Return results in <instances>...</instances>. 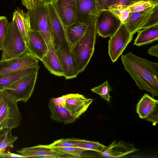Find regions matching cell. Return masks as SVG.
<instances>
[{
	"label": "cell",
	"mask_w": 158,
	"mask_h": 158,
	"mask_svg": "<svg viewBox=\"0 0 158 158\" xmlns=\"http://www.w3.org/2000/svg\"><path fill=\"white\" fill-rule=\"evenodd\" d=\"M125 69L133 79L139 89L158 96V63L150 61L131 52L122 55Z\"/></svg>",
	"instance_id": "1"
},
{
	"label": "cell",
	"mask_w": 158,
	"mask_h": 158,
	"mask_svg": "<svg viewBox=\"0 0 158 158\" xmlns=\"http://www.w3.org/2000/svg\"><path fill=\"white\" fill-rule=\"evenodd\" d=\"M96 20L88 26L84 35L71 50L79 74L85 70L94 52L97 34Z\"/></svg>",
	"instance_id": "2"
},
{
	"label": "cell",
	"mask_w": 158,
	"mask_h": 158,
	"mask_svg": "<svg viewBox=\"0 0 158 158\" xmlns=\"http://www.w3.org/2000/svg\"><path fill=\"white\" fill-rule=\"evenodd\" d=\"M1 60L19 57L30 52L15 23L9 22L2 46Z\"/></svg>",
	"instance_id": "3"
},
{
	"label": "cell",
	"mask_w": 158,
	"mask_h": 158,
	"mask_svg": "<svg viewBox=\"0 0 158 158\" xmlns=\"http://www.w3.org/2000/svg\"><path fill=\"white\" fill-rule=\"evenodd\" d=\"M31 27L39 32L45 40L48 49L55 52L52 42L48 13L45 4H36L28 10Z\"/></svg>",
	"instance_id": "4"
},
{
	"label": "cell",
	"mask_w": 158,
	"mask_h": 158,
	"mask_svg": "<svg viewBox=\"0 0 158 158\" xmlns=\"http://www.w3.org/2000/svg\"><path fill=\"white\" fill-rule=\"evenodd\" d=\"M17 102L3 90H0V129H12L20 124L22 117Z\"/></svg>",
	"instance_id": "5"
},
{
	"label": "cell",
	"mask_w": 158,
	"mask_h": 158,
	"mask_svg": "<svg viewBox=\"0 0 158 158\" xmlns=\"http://www.w3.org/2000/svg\"><path fill=\"white\" fill-rule=\"evenodd\" d=\"M38 75L36 72L26 75L3 90L17 102H27L33 92Z\"/></svg>",
	"instance_id": "6"
},
{
	"label": "cell",
	"mask_w": 158,
	"mask_h": 158,
	"mask_svg": "<svg viewBox=\"0 0 158 158\" xmlns=\"http://www.w3.org/2000/svg\"><path fill=\"white\" fill-rule=\"evenodd\" d=\"M45 5L49 19L52 42L55 50L60 46L69 48L66 39L65 27L55 10L54 3L51 2Z\"/></svg>",
	"instance_id": "7"
},
{
	"label": "cell",
	"mask_w": 158,
	"mask_h": 158,
	"mask_svg": "<svg viewBox=\"0 0 158 158\" xmlns=\"http://www.w3.org/2000/svg\"><path fill=\"white\" fill-rule=\"evenodd\" d=\"M133 38L125 26L121 23L108 41V54L113 62L117 60Z\"/></svg>",
	"instance_id": "8"
},
{
	"label": "cell",
	"mask_w": 158,
	"mask_h": 158,
	"mask_svg": "<svg viewBox=\"0 0 158 158\" xmlns=\"http://www.w3.org/2000/svg\"><path fill=\"white\" fill-rule=\"evenodd\" d=\"M38 59L31 52L9 59L0 60V75L38 66Z\"/></svg>",
	"instance_id": "9"
},
{
	"label": "cell",
	"mask_w": 158,
	"mask_h": 158,
	"mask_svg": "<svg viewBox=\"0 0 158 158\" xmlns=\"http://www.w3.org/2000/svg\"><path fill=\"white\" fill-rule=\"evenodd\" d=\"M96 21L97 33L104 38L113 35L122 23L118 18L108 10H101Z\"/></svg>",
	"instance_id": "10"
},
{
	"label": "cell",
	"mask_w": 158,
	"mask_h": 158,
	"mask_svg": "<svg viewBox=\"0 0 158 158\" xmlns=\"http://www.w3.org/2000/svg\"><path fill=\"white\" fill-rule=\"evenodd\" d=\"M76 22L89 25L96 20L101 10L98 0H76Z\"/></svg>",
	"instance_id": "11"
},
{
	"label": "cell",
	"mask_w": 158,
	"mask_h": 158,
	"mask_svg": "<svg viewBox=\"0 0 158 158\" xmlns=\"http://www.w3.org/2000/svg\"><path fill=\"white\" fill-rule=\"evenodd\" d=\"M55 52L66 79L76 78L79 74L77 65L72 51L69 48L59 47Z\"/></svg>",
	"instance_id": "12"
},
{
	"label": "cell",
	"mask_w": 158,
	"mask_h": 158,
	"mask_svg": "<svg viewBox=\"0 0 158 158\" xmlns=\"http://www.w3.org/2000/svg\"><path fill=\"white\" fill-rule=\"evenodd\" d=\"M53 3L55 10L65 27L76 22V0H56Z\"/></svg>",
	"instance_id": "13"
},
{
	"label": "cell",
	"mask_w": 158,
	"mask_h": 158,
	"mask_svg": "<svg viewBox=\"0 0 158 158\" xmlns=\"http://www.w3.org/2000/svg\"><path fill=\"white\" fill-rule=\"evenodd\" d=\"M138 150L130 142L122 140L113 142L110 145L105 146L100 153L103 156L111 158H119L137 151Z\"/></svg>",
	"instance_id": "14"
},
{
	"label": "cell",
	"mask_w": 158,
	"mask_h": 158,
	"mask_svg": "<svg viewBox=\"0 0 158 158\" xmlns=\"http://www.w3.org/2000/svg\"><path fill=\"white\" fill-rule=\"evenodd\" d=\"M93 100L81 94H74L66 100L65 107L77 119L87 110Z\"/></svg>",
	"instance_id": "15"
},
{
	"label": "cell",
	"mask_w": 158,
	"mask_h": 158,
	"mask_svg": "<svg viewBox=\"0 0 158 158\" xmlns=\"http://www.w3.org/2000/svg\"><path fill=\"white\" fill-rule=\"evenodd\" d=\"M155 6L141 11L130 13L127 19L122 23L125 26L131 35H133L137 31L141 29L152 13Z\"/></svg>",
	"instance_id": "16"
},
{
	"label": "cell",
	"mask_w": 158,
	"mask_h": 158,
	"mask_svg": "<svg viewBox=\"0 0 158 158\" xmlns=\"http://www.w3.org/2000/svg\"><path fill=\"white\" fill-rule=\"evenodd\" d=\"M16 152L27 157L59 158L64 155L51 147L49 145H39L26 147L17 150Z\"/></svg>",
	"instance_id": "17"
},
{
	"label": "cell",
	"mask_w": 158,
	"mask_h": 158,
	"mask_svg": "<svg viewBox=\"0 0 158 158\" xmlns=\"http://www.w3.org/2000/svg\"><path fill=\"white\" fill-rule=\"evenodd\" d=\"M28 47L30 52L40 61L48 49L42 35L39 32L32 30L30 34Z\"/></svg>",
	"instance_id": "18"
},
{
	"label": "cell",
	"mask_w": 158,
	"mask_h": 158,
	"mask_svg": "<svg viewBox=\"0 0 158 158\" xmlns=\"http://www.w3.org/2000/svg\"><path fill=\"white\" fill-rule=\"evenodd\" d=\"M12 21L16 23L28 45L30 34L32 31L31 27L30 17L28 12H25L18 7L15 10L13 13Z\"/></svg>",
	"instance_id": "19"
},
{
	"label": "cell",
	"mask_w": 158,
	"mask_h": 158,
	"mask_svg": "<svg viewBox=\"0 0 158 158\" xmlns=\"http://www.w3.org/2000/svg\"><path fill=\"white\" fill-rule=\"evenodd\" d=\"M48 107L50 112V118L53 120L64 124L74 123L76 119L72 116L65 107L57 106L50 99Z\"/></svg>",
	"instance_id": "20"
},
{
	"label": "cell",
	"mask_w": 158,
	"mask_h": 158,
	"mask_svg": "<svg viewBox=\"0 0 158 158\" xmlns=\"http://www.w3.org/2000/svg\"><path fill=\"white\" fill-rule=\"evenodd\" d=\"M88 26L85 23L76 22L65 27L67 40L71 50L84 35Z\"/></svg>",
	"instance_id": "21"
},
{
	"label": "cell",
	"mask_w": 158,
	"mask_h": 158,
	"mask_svg": "<svg viewBox=\"0 0 158 158\" xmlns=\"http://www.w3.org/2000/svg\"><path fill=\"white\" fill-rule=\"evenodd\" d=\"M133 45L141 46L148 44L158 40V24L139 30Z\"/></svg>",
	"instance_id": "22"
},
{
	"label": "cell",
	"mask_w": 158,
	"mask_h": 158,
	"mask_svg": "<svg viewBox=\"0 0 158 158\" xmlns=\"http://www.w3.org/2000/svg\"><path fill=\"white\" fill-rule=\"evenodd\" d=\"M40 66L28 68L17 72L0 75V90L5 88L23 77L30 74L38 72Z\"/></svg>",
	"instance_id": "23"
},
{
	"label": "cell",
	"mask_w": 158,
	"mask_h": 158,
	"mask_svg": "<svg viewBox=\"0 0 158 158\" xmlns=\"http://www.w3.org/2000/svg\"><path fill=\"white\" fill-rule=\"evenodd\" d=\"M157 104V100L145 94L137 105L136 112L140 118L145 119L154 110Z\"/></svg>",
	"instance_id": "24"
},
{
	"label": "cell",
	"mask_w": 158,
	"mask_h": 158,
	"mask_svg": "<svg viewBox=\"0 0 158 158\" xmlns=\"http://www.w3.org/2000/svg\"><path fill=\"white\" fill-rule=\"evenodd\" d=\"M41 61L51 73L57 76H64V73L55 52L48 49Z\"/></svg>",
	"instance_id": "25"
},
{
	"label": "cell",
	"mask_w": 158,
	"mask_h": 158,
	"mask_svg": "<svg viewBox=\"0 0 158 158\" xmlns=\"http://www.w3.org/2000/svg\"><path fill=\"white\" fill-rule=\"evenodd\" d=\"M11 129L3 128L0 129V150L4 152L9 148H12L18 137L13 136Z\"/></svg>",
	"instance_id": "26"
},
{
	"label": "cell",
	"mask_w": 158,
	"mask_h": 158,
	"mask_svg": "<svg viewBox=\"0 0 158 158\" xmlns=\"http://www.w3.org/2000/svg\"><path fill=\"white\" fill-rule=\"evenodd\" d=\"M72 143L77 147L85 149L87 151H93L99 152L103 149L105 146L98 142L78 139L70 138Z\"/></svg>",
	"instance_id": "27"
},
{
	"label": "cell",
	"mask_w": 158,
	"mask_h": 158,
	"mask_svg": "<svg viewBox=\"0 0 158 158\" xmlns=\"http://www.w3.org/2000/svg\"><path fill=\"white\" fill-rule=\"evenodd\" d=\"M141 1H148V0H108L105 10L123 9Z\"/></svg>",
	"instance_id": "28"
},
{
	"label": "cell",
	"mask_w": 158,
	"mask_h": 158,
	"mask_svg": "<svg viewBox=\"0 0 158 158\" xmlns=\"http://www.w3.org/2000/svg\"><path fill=\"white\" fill-rule=\"evenodd\" d=\"M111 88L107 81L102 85L91 89V90L99 95L101 98L108 102L110 101L111 97L110 92Z\"/></svg>",
	"instance_id": "29"
},
{
	"label": "cell",
	"mask_w": 158,
	"mask_h": 158,
	"mask_svg": "<svg viewBox=\"0 0 158 158\" xmlns=\"http://www.w3.org/2000/svg\"><path fill=\"white\" fill-rule=\"evenodd\" d=\"M64 155H68L74 156L75 158H81L83 152L87 151V150L78 147H68L53 148Z\"/></svg>",
	"instance_id": "30"
},
{
	"label": "cell",
	"mask_w": 158,
	"mask_h": 158,
	"mask_svg": "<svg viewBox=\"0 0 158 158\" xmlns=\"http://www.w3.org/2000/svg\"><path fill=\"white\" fill-rule=\"evenodd\" d=\"M158 24V4L154 7L150 16L143 25L141 29Z\"/></svg>",
	"instance_id": "31"
},
{
	"label": "cell",
	"mask_w": 158,
	"mask_h": 158,
	"mask_svg": "<svg viewBox=\"0 0 158 158\" xmlns=\"http://www.w3.org/2000/svg\"><path fill=\"white\" fill-rule=\"evenodd\" d=\"M154 6L149 1H141L135 3L129 7L130 12H135L142 11Z\"/></svg>",
	"instance_id": "32"
},
{
	"label": "cell",
	"mask_w": 158,
	"mask_h": 158,
	"mask_svg": "<svg viewBox=\"0 0 158 158\" xmlns=\"http://www.w3.org/2000/svg\"><path fill=\"white\" fill-rule=\"evenodd\" d=\"M9 22L5 16H0V50L5 36Z\"/></svg>",
	"instance_id": "33"
},
{
	"label": "cell",
	"mask_w": 158,
	"mask_h": 158,
	"mask_svg": "<svg viewBox=\"0 0 158 158\" xmlns=\"http://www.w3.org/2000/svg\"><path fill=\"white\" fill-rule=\"evenodd\" d=\"M49 145L51 147L53 148L77 147L72 143L70 138L57 140Z\"/></svg>",
	"instance_id": "34"
},
{
	"label": "cell",
	"mask_w": 158,
	"mask_h": 158,
	"mask_svg": "<svg viewBox=\"0 0 158 158\" xmlns=\"http://www.w3.org/2000/svg\"><path fill=\"white\" fill-rule=\"evenodd\" d=\"M74 94H69L56 98H52L53 102L57 106H62L65 107V104L66 100L73 96Z\"/></svg>",
	"instance_id": "35"
},
{
	"label": "cell",
	"mask_w": 158,
	"mask_h": 158,
	"mask_svg": "<svg viewBox=\"0 0 158 158\" xmlns=\"http://www.w3.org/2000/svg\"><path fill=\"white\" fill-rule=\"evenodd\" d=\"M145 119L147 121L150 122L154 123H158V104L156 105L154 110Z\"/></svg>",
	"instance_id": "36"
},
{
	"label": "cell",
	"mask_w": 158,
	"mask_h": 158,
	"mask_svg": "<svg viewBox=\"0 0 158 158\" xmlns=\"http://www.w3.org/2000/svg\"><path fill=\"white\" fill-rule=\"evenodd\" d=\"M4 152L0 153V157L2 158H10V157H18V158H26V157L22 155H19L12 153L10 152Z\"/></svg>",
	"instance_id": "37"
},
{
	"label": "cell",
	"mask_w": 158,
	"mask_h": 158,
	"mask_svg": "<svg viewBox=\"0 0 158 158\" xmlns=\"http://www.w3.org/2000/svg\"><path fill=\"white\" fill-rule=\"evenodd\" d=\"M130 12V11L129 7L124 9L119 18L122 23H123L127 19Z\"/></svg>",
	"instance_id": "38"
},
{
	"label": "cell",
	"mask_w": 158,
	"mask_h": 158,
	"mask_svg": "<svg viewBox=\"0 0 158 158\" xmlns=\"http://www.w3.org/2000/svg\"><path fill=\"white\" fill-rule=\"evenodd\" d=\"M21 2L28 10L32 9L35 6L33 0H22Z\"/></svg>",
	"instance_id": "39"
},
{
	"label": "cell",
	"mask_w": 158,
	"mask_h": 158,
	"mask_svg": "<svg viewBox=\"0 0 158 158\" xmlns=\"http://www.w3.org/2000/svg\"><path fill=\"white\" fill-rule=\"evenodd\" d=\"M148 53L150 55L158 57V44L150 47L148 50Z\"/></svg>",
	"instance_id": "40"
},
{
	"label": "cell",
	"mask_w": 158,
	"mask_h": 158,
	"mask_svg": "<svg viewBox=\"0 0 158 158\" xmlns=\"http://www.w3.org/2000/svg\"><path fill=\"white\" fill-rule=\"evenodd\" d=\"M35 5L36 4H46L51 2H54L56 0H33Z\"/></svg>",
	"instance_id": "41"
},
{
	"label": "cell",
	"mask_w": 158,
	"mask_h": 158,
	"mask_svg": "<svg viewBox=\"0 0 158 158\" xmlns=\"http://www.w3.org/2000/svg\"><path fill=\"white\" fill-rule=\"evenodd\" d=\"M108 0H98L101 10H105Z\"/></svg>",
	"instance_id": "42"
},
{
	"label": "cell",
	"mask_w": 158,
	"mask_h": 158,
	"mask_svg": "<svg viewBox=\"0 0 158 158\" xmlns=\"http://www.w3.org/2000/svg\"><path fill=\"white\" fill-rule=\"evenodd\" d=\"M152 4L156 5L158 4V0H148Z\"/></svg>",
	"instance_id": "43"
},
{
	"label": "cell",
	"mask_w": 158,
	"mask_h": 158,
	"mask_svg": "<svg viewBox=\"0 0 158 158\" xmlns=\"http://www.w3.org/2000/svg\"><path fill=\"white\" fill-rule=\"evenodd\" d=\"M2 152H2V151L0 150V153Z\"/></svg>",
	"instance_id": "44"
}]
</instances>
